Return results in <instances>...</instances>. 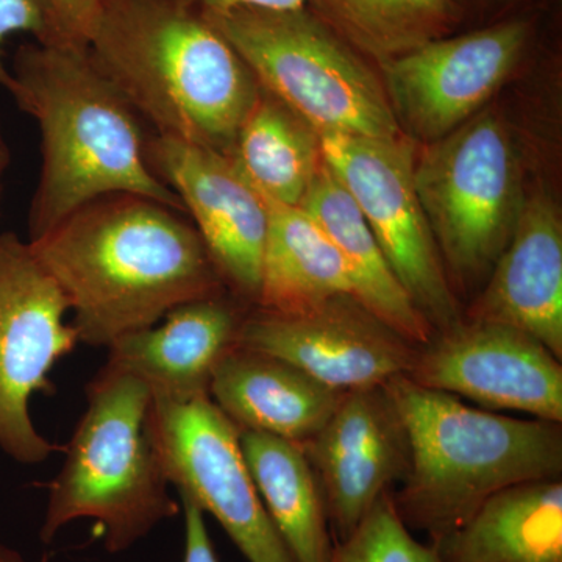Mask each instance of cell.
Segmentation results:
<instances>
[{
    "label": "cell",
    "mask_w": 562,
    "mask_h": 562,
    "mask_svg": "<svg viewBox=\"0 0 562 562\" xmlns=\"http://www.w3.org/2000/svg\"><path fill=\"white\" fill-rule=\"evenodd\" d=\"M251 308L228 291L183 303L151 327L111 342L105 366L146 383L155 398L210 395L213 373L238 347Z\"/></svg>",
    "instance_id": "obj_16"
},
{
    "label": "cell",
    "mask_w": 562,
    "mask_h": 562,
    "mask_svg": "<svg viewBox=\"0 0 562 562\" xmlns=\"http://www.w3.org/2000/svg\"><path fill=\"white\" fill-rule=\"evenodd\" d=\"M266 203L269 225L258 308L294 314L339 295L353 297L349 269L319 225L301 206Z\"/></svg>",
    "instance_id": "obj_21"
},
{
    "label": "cell",
    "mask_w": 562,
    "mask_h": 562,
    "mask_svg": "<svg viewBox=\"0 0 562 562\" xmlns=\"http://www.w3.org/2000/svg\"><path fill=\"white\" fill-rule=\"evenodd\" d=\"M205 14H222L241 9L297 10L310 5V0H181Z\"/></svg>",
    "instance_id": "obj_29"
},
{
    "label": "cell",
    "mask_w": 562,
    "mask_h": 562,
    "mask_svg": "<svg viewBox=\"0 0 562 562\" xmlns=\"http://www.w3.org/2000/svg\"><path fill=\"white\" fill-rule=\"evenodd\" d=\"M205 16L241 55L262 90L317 135H405L382 79L310 7L241 9Z\"/></svg>",
    "instance_id": "obj_6"
},
{
    "label": "cell",
    "mask_w": 562,
    "mask_h": 562,
    "mask_svg": "<svg viewBox=\"0 0 562 562\" xmlns=\"http://www.w3.org/2000/svg\"><path fill=\"white\" fill-rule=\"evenodd\" d=\"M184 519L183 562H221L211 542L205 513L191 498L179 495Z\"/></svg>",
    "instance_id": "obj_27"
},
{
    "label": "cell",
    "mask_w": 562,
    "mask_h": 562,
    "mask_svg": "<svg viewBox=\"0 0 562 562\" xmlns=\"http://www.w3.org/2000/svg\"><path fill=\"white\" fill-rule=\"evenodd\" d=\"M88 50L157 135L221 154L260 94L241 55L181 0H102Z\"/></svg>",
    "instance_id": "obj_3"
},
{
    "label": "cell",
    "mask_w": 562,
    "mask_h": 562,
    "mask_svg": "<svg viewBox=\"0 0 562 562\" xmlns=\"http://www.w3.org/2000/svg\"><path fill=\"white\" fill-rule=\"evenodd\" d=\"M331 562H439L430 542L422 543L403 524L391 494H384L357 530L335 542Z\"/></svg>",
    "instance_id": "obj_25"
},
{
    "label": "cell",
    "mask_w": 562,
    "mask_h": 562,
    "mask_svg": "<svg viewBox=\"0 0 562 562\" xmlns=\"http://www.w3.org/2000/svg\"><path fill=\"white\" fill-rule=\"evenodd\" d=\"M238 347L280 358L341 392L383 386L406 375L417 351L350 295L294 314L254 306Z\"/></svg>",
    "instance_id": "obj_13"
},
{
    "label": "cell",
    "mask_w": 562,
    "mask_h": 562,
    "mask_svg": "<svg viewBox=\"0 0 562 562\" xmlns=\"http://www.w3.org/2000/svg\"><path fill=\"white\" fill-rule=\"evenodd\" d=\"M0 562H24V560H22L21 554L16 550L0 543Z\"/></svg>",
    "instance_id": "obj_31"
},
{
    "label": "cell",
    "mask_w": 562,
    "mask_h": 562,
    "mask_svg": "<svg viewBox=\"0 0 562 562\" xmlns=\"http://www.w3.org/2000/svg\"><path fill=\"white\" fill-rule=\"evenodd\" d=\"M150 431L166 479L198 503L249 562H294L247 468L239 428L210 395L151 397Z\"/></svg>",
    "instance_id": "obj_11"
},
{
    "label": "cell",
    "mask_w": 562,
    "mask_h": 562,
    "mask_svg": "<svg viewBox=\"0 0 562 562\" xmlns=\"http://www.w3.org/2000/svg\"><path fill=\"white\" fill-rule=\"evenodd\" d=\"M308 7L379 63L452 35L464 21L454 0H310Z\"/></svg>",
    "instance_id": "obj_24"
},
{
    "label": "cell",
    "mask_w": 562,
    "mask_h": 562,
    "mask_svg": "<svg viewBox=\"0 0 562 562\" xmlns=\"http://www.w3.org/2000/svg\"><path fill=\"white\" fill-rule=\"evenodd\" d=\"M406 376L487 412L562 424L561 360L516 328L464 319L417 347Z\"/></svg>",
    "instance_id": "obj_12"
},
{
    "label": "cell",
    "mask_w": 562,
    "mask_h": 562,
    "mask_svg": "<svg viewBox=\"0 0 562 562\" xmlns=\"http://www.w3.org/2000/svg\"><path fill=\"white\" fill-rule=\"evenodd\" d=\"M29 243L88 346L109 347L227 291L184 213L143 195H102Z\"/></svg>",
    "instance_id": "obj_1"
},
{
    "label": "cell",
    "mask_w": 562,
    "mask_h": 562,
    "mask_svg": "<svg viewBox=\"0 0 562 562\" xmlns=\"http://www.w3.org/2000/svg\"><path fill=\"white\" fill-rule=\"evenodd\" d=\"M14 33H29L35 43L47 46L76 44L63 29L50 0H0V87L10 94L14 80L3 61V44Z\"/></svg>",
    "instance_id": "obj_26"
},
{
    "label": "cell",
    "mask_w": 562,
    "mask_h": 562,
    "mask_svg": "<svg viewBox=\"0 0 562 562\" xmlns=\"http://www.w3.org/2000/svg\"><path fill=\"white\" fill-rule=\"evenodd\" d=\"M299 206L341 254L353 284V299L413 346L430 341L435 330L403 290L357 203L324 160Z\"/></svg>",
    "instance_id": "obj_20"
},
{
    "label": "cell",
    "mask_w": 562,
    "mask_h": 562,
    "mask_svg": "<svg viewBox=\"0 0 562 562\" xmlns=\"http://www.w3.org/2000/svg\"><path fill=\"white\" fill-rule=\"evenodd\" d=\"M414 184L453 290L486 280L525 202L505 122L479 113L428 144L416 155Z\"/></svg>",
    "instance_id": "obj_7"
},
{
    "label": "cell",
    "mask_w": 562,
    "mask_h": 562,
    "mask_svg": "<svg viewBox=\"0 0 562 562\" xmlns=\"http://www.w3.org/2000/svg\"><path fill=\"white\" fill-rule=\"evenodd\" d=\"M3 183H0V217H2Z\"/></svg>",
    "instance_id": "obj_33"
},
{
    "label": "cell",
    "mask_w": 562,
    "mask_h": 562,
    "mask_svg": "<svg viewBox=\"0 0 562 562\" xmlns=\"http://www.w3.org/2000/svg\"><path fill=\"white\" fill-rule=\"evenodd\" d=\"M68 301L31 243L0 233V449L21 464L61 450L35 428L33 395L54 394L49 375L79 341Z\"/></svg>",
    "instance_id": "obj_9"
},
{
    "label": "cell",
    "mask_w": 562,
    "mask_h": 562,
    "mask_svg": "<svg viewBox=\"0 0 562 562\" xmlns=\"http://www.w3.org/2000/svg\"><path fill=\"white\" fill-rule=\"evenodd\" d=\"M63 29L79 46H88V38L102 0H50Z\"/></svg>",
    "instance_id": "obj_28"
},
{
    "label": "cell",
    "mask_w": 562,
    "mask_h": 562,
    "mask_svg": "<svg viewBox=\"0 0 562 562\" xmlns=\"http://www.w3.org/2000/svg\"><path fill=\"white\" fill-rule=\"evenodd\" d=\"M439 562H562V482L505 487L430 541Z\"/></svg>",
    "instance_id": "obj_19"
},
{
    "label": "cell",
    "mask_w": 562,
    "mask_h": 562,
    "mask_svg": "<svg viewBox=\"0 0 562 562\" xmlns=\"http://www.w3.org/2000/svg\"><path fill=\"white\" fill-rule=\"evenodd\" d=\"M321 150L435 335L461 324L464 314L414 184L413 139L327 135L321 136Z\"/></svg>",
    "instance_id": "obj_8"
},
{
    "label": "cell",
    "mask_w": 562,
    "mask_h": 562,
    "mask_svg": "<svg viewBox=\"0 0 562 562\" xmlns=\"http://www.w3.org/2000/svg\"><path fill=\"white\" fill-rule=\"evenodd\" d=\"M454 2L460 7L462 18H465V11L469 10V7H471L472 3H497L505 2V0H454Z\"/></svg>",
    "instance_id": "obj_32"
},
{
    "label": "cell",
    "mask_w": 562,
    "mask_h": 562,
    "mask_svg": "<svg viewBox=\"0 0 562 562\" xmlns=\"http://www.w3.org/2000/svg\"><path fill=\"white\" fill-rule=\"evenodd\" d=\"M151 168L180 199L225 288L257 306L269 209L231 157L210 147L150 136Z\"/></svg>",
    "instance_id": "obj_14"
},
{
    "label": "cell",
    "mask_w": 562,
    "mask_h": 562,
    "mask_svg": "<svg viewBox=\"0 0 562 562\" xmlns=\"http://www.w3.org/2000/svg\"><path fill=\"white\" fill-rule=\"evenodd\" d=\"M536 36L535 16L517 13L380 61L398 125L425 144L457 131L519 68Z\"/></svg>",
    "instance_id": "obj_10"
},
{
    "label": "cell",
    "mask_w": 562,
    "mask_h": 562,
    "mask_svg": "<svg viewBox=\"0 0 562 562\" xmlns=\"http://www.w3.org/2000/svg\"><path fill=\"white\" fill-rule=\"evenodd\" d=\"M228 157L266 201L299 206L322 165L321 136L260 88Z\"/></svg>",
    "instance_id": "obj_23"
},
{
    "label": "cell",
    "mask_w": 562,
    "mask_h": 562,
    "mask_svg": "<svg viewBox=\"0 0 562 562\" xmlns=\"http://www.w3.org/2000/svg\"><path fill=\"white\" fill-rule=\"evenodd\" d=\"M464 319L527 333L562 361V222L546 194L524 202L505 250Z\"/></svg>",
    "instance_id": "obj_17"
},
{
    "label": "cell",
    "mask_w": 562,
    "mask_h": 562,
    "mask_svg": "<svg viewBox=\"0 0 562 562\" xmlns=\"http://www.w3.org/2000/svg\"><path fill=\"white\" fill-rule=\"evenodd\" d=\"M11 162V150L9 143H7L5 132H3L2 120H0V183H3L7 169Z\"/></svg>",
    "instance_id": "obj_30"
},
{
    "label": "cell",
    "mask_w": 562,
    "mask_h": 562,
    "mask_svg": "<svg viewBox=\"0 0 562 562\" xmlns=\"http://www.w3.org/2000/svg\"><path fill=\"white\" fill-rule=\"evenodd\" d=\"M244 460L273 527L294 562H331L335 552L324 494L301 443L239 430Z\"/></svg>",
    "instance_id": "obj_22"
},
{
    "label": "cell",
    "mask_w": 562,
    "mask_h": 562,
    "mask_svg": "<svg viewBox=\"0 0 562 562\" xmlns=\"http://www.w3.org/2000/svg\"><path fill=\"white\" fill-rule=\"evenodd\" d=\"M386 387L409 442L408 473L392 502L403 524L430 541L464 522L495 492L561 479L562 424L476 408L406 375Z\"/></svg>",
    "instance_id": "obj_4"
},
{
    "label": "cell",
    "mask_w": 562,
    "mask_h": 562,
    "mask_svg": "<svg viewBox=\"0 0 562 562\" xmlns=\"http://www.w3.org/2000/svg\"><path fill=\"white\" fill-rule=\"evenodd\" d=\"M301 446L321 484L335 542L349 538L409 469L408 435L386 384L346 392L327 424Z\"/></svg>",
    "instance_id": "obj_15"
},
{
    "label": "cell",
    "mask_w": 562,
    "mask_h": 562,
    "mask_svg": "<svg viewBox=\"0 0 562 562\" xmlns=\"http://www.w3.org/2000/svg\"><path fill=\"white\" fill-rule=\"evenodd\" d=\"M11 92L38 125L41 171L29 241L102 195L136 194L184 213L151 168L139 114L92 60L88 46L22 44Z\"/></svg>",
    "instance_id": "obj_2"
},
{
    "label": "cell",
    "mask_w": 562,
    "mask_h": 562,
    "mask_svg": "<svg viewBox=\"0 0 562 562\" xmlns=\"http://www.w3.org/2000/svg\"><path fill=\"white\" fill-rule=\"evenodd\" d=\"M346 392L331 390L290 362L235 347L213 373L210 398L239 430L310 441Z\"/></svg>",
    "instance_id": "obj_18"
},
{
    "label": "cell",
    "mask_w": 562,
    "mask_h": 562,
    "mask_svg": "<svg viewBox=\"0 0 562 562\" xmlns=\"http://www.w3.org/2000/svg\"><path fill=\"white\" fill-rule=\"evenodd\" d=\"M88 405L49 484L40 539L54 541L74 520L98 524L109 553L131 549L181 505L150 431L151 392L146 383L103 366L87 387Z\"/></svg>",
    "instance_id": "obj_5"
}]
</instances>
